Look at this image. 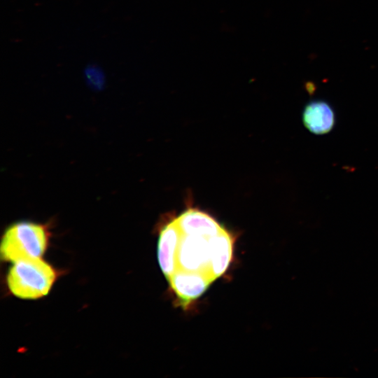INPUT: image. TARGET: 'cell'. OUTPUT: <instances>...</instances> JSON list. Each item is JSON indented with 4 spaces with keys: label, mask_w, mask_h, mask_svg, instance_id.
I'll list each match as a JSON object with an SVG mask.
<instances>
[{
    "label": "cell",
    "mask_w": 378,
    "mask_h": 378,
    "mask_svg": "<svg viewBox=\"0 0 378 378\" xmlns=\"http://www.w3.org/2000/svg\"><path fill=\"white\" fill-rule=\"evenodd\" d=\"M7 275L10 291L22 299H37L48 293L55 281L54 269L41 258L13 262Z\"/></svg>",
    "instance_id": "cell-1"
},
{
    "label": "cell",
    "mask_w": 378,
    "mask_h": 378,
    "mask_svg": "<svg viewBox=\"0 0 378 378\" xmlns=\"http://www.w3.org/2000/svg\"><path fill=\"white\" fill-rule=\"evenodd\" d=\"M48 241V232L45 225L21 221L8 227L1 241V258L12 262L41 258Z\"/></svg>",
    "instance_id": "cell-2"
},
{
    "label": "cell",
    "mask_w": 378,
    "mask_h": 378,
    "mask_svg": "<svg viewBox=\"0 0 378 378\" xmlns=\"http://www.w3.org/2000/svg\"><path fill=\"white\" fill-rule=\"evenodd\" d=\"M209 240L203 237L183 234L178 251V269L208 273Z\"/></svg>",
    "instance_id": "cell-3"
},
{
    "label": "cell",
    "mask_w": 378,
    "mask_h": 378,
    "mask_svg": "<svg viewBox=\"0 0 378 378\" xmlns=\"http://www.w3.org/2000/svg\"><path fill=\"white\" fill-rule=\"evenodd\" d=\"M167 279L174 294L185 304L200 297L214 281L206 272L181 269H178Z\"/></svg>",
    "instance_id": "cell-4"
},
{
    "label": "cell",
    "mask_w": 378,
    "mask_h": 378,
    "mask_svg": "<svg viewBox=\"0 0 378 378\" xmlns=\"http://www.w3.org/2000/svg\"><path fill=\"white\" fill-rule=\"evenodd\" d=\"M183 233L175 218L161 230L158 242L160 267L168 279L178 270L177 255Z\"/></svg>",
    "instance_id": "cell-5"
},
{
    "label": "cell",
    "mask_w": 378,
    "mask_h": 378,
    "mask_svg": "<svg viewBox=\"0 0 378 378\" xmlns=\"http://www.w3.org/2000/svg\"><path fill=\"white\" fill-rule=\"evenodd\" d=\"M183 234L210 239L219 234L223 227L208 213L189 208L175 218Z\"/></svg>",
    "instance_id": "cell-6"
},
{
    "label": "cell",
    "mask_w": 378,
    "mask_h": 378,
    "mask_svg": "<svg viewBox=\"0 0 378 378\" xmlns=\"http://www.w3.org/2000/svg\"><path fill=\"white\" fill-rule=\"evenodd\" d=\"M233 246L234 238L225 228L210 238L208 273L214 280L227 270L232 258Z\"/></svg>",
    "instance_id": "cell-7"
},
{
    "label": "cell",
    "mask_w": 378,
    "mask_h": 378,
    "mask_svg": "<svg viewBox=\"0 0 378 378\" xmlns=\"http://www.w3.org/2000/svg\"><path fill=\"white\" fill-rule=\"evenodd\" d=\"M302 121L309 132L323 134L332 129L335 125V113L327 102L321 100L312 101L304 107Z\"/></svg>",
    "instance_id": "cell-8"
}]
</instances>
